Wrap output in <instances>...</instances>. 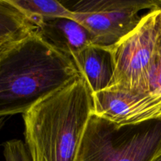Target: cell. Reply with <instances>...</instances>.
<instances>
[{
    "label": "cell",
    "mask_w": 161,
    "mask_h": 161,
    "mask_svg": "<svg viewBox=\"0 0 161 161\" xmlns=\"http://www.w3.org/2000/svg\"><path fill=\"white\" fill-rule=\"evenodd\" d=\"M3 156L6 161H32L26 143L13 139L3 144Z\"/></svg>",
    "instance_id": "obj_12"
},
{
    "label": "cell",
    "mask_w": 161,
    "mask_h": 161,
    "mask_svg": "<svg viewBox=\"0 0 161 161\" xmlns=\"http://www.w3.org/2000/svg\"><path fill=\"white\" fill-rule=\"evenodd\" d=\"M93 107V92L80 75L22 114L31 160L76 161Z\"/></svg>",
    "instance_id": "obj_2"
},
{
    "label": "cell",
    "mask_w": 161,
    "mask_h": 161,
    "mask_svg": "<svg viewBox=\"0 0 161 161\" xmlns=\"http://www.w3.org/2000/svg\"><path fill=\"white\" fill-rule=\"evenodd\" d=\"M17 42V41H16ZM16 42H6V43H0V58L2 57V55L3 54L5 51L10 47L12 44H14Z\"/></svg>",
    "instance_id": "obj_13"
},
{
    "label": "cell",
    "mask_w": 161,
    "mask_h": 161,
    "mask_svg": "<svg viewBox=\"0 0 161 161\" xmlns=\"http://www.w3.org/2000/svg\"><path fill=\"white\" fill-rule=\"evenodd\" d=\"M161 153V117L119 125L93 113L76 161H154Z\"/></svg>",
    "instance_id": "obj_3"
},
{
    "label": "cell",
    "mask_w": 161,
    "mask_h": 161,
    "mask_svg": "<svg viewBox=\"0 0 161 161\" xmlns=\"http://www.w3.org/2000/svg\"><path fill=\"white\" fill-rule=\"evenodd\" d=\"M5 123H6V119H5V117H1L0 118V130H2V128L4 126Z\"/></svg>",
    "instance_id": "obj_14"
},
{
    "label": "cell",
    "mask_w": 161,
    "mask_h": 161,
    "mask_svg": "<svg viewBox=\"0 0 161 161\" xmlns=\"http://www.w3.org/2000/svg\"><path fill=\"white\" fill-rule=\"evenodd\" d=\"M93 113L119 124H135L161 117V99L151 93L108 87L93 94Z\"/></svg>",
    "instance_id": "obj_5"
},
{
    "label": "cell",
    "mask_w": 161,
    "mask_h": 161,
    "mask_svg": "<svg viewBox=\"0 0 161 161\" xmlns=\"http://www.w3.org/2000/svg\"><path fill=\"white\" fill-rule=\"evenodd\" d=\"M141 18L138 13L73 12L72 19L89 31L93 45L109 48L135 29Z\"/></svg>",
    "instance_id": "obj_6"
},
{
    "label": "cell",
    "mask_w": 161,
    "mask_h": 161,
    "mask_svg": "<svg viewBox=\"0 0 161 161\" xmlns=\"http://www.w3.org/2000/svg\"><path fill=\"white\" fill-rule=\"evenodd\" d=\"M80 75L72 58L34 31L0 58V118L26 113Z\"/></svg>",
    "instance_id": "obj_1"
},
{
    "label": "cell",
    "mask_w": 161,
    "mask_h": 161,
    "mask_svg": "<svg viewBox=\"0 0 161 161\" xmlns=\"http://www.w3.org/2000/svg\"><path fill=\"white\" fill-rule=\"evenodd\" d=\"M160 36L161 8L142 16L135 29L109 47L114 74L108 87L150 93L151 74Z\"/></svg>",
    "instance_id": "obj_4"
},
{
    "label": "cell",
    "mask_w": 161,
    "mask_h": 161,
    "mask_svg": "<svg viewBox=\"0 0 161 161\" xmlns=\"http://www.w3.org/2000/svg\"><path fill=\"white\" fill-rule=\"evenodd\" d=\"M161 8V1L156 0H81L69 9L75 13L125 12L139 13L143 9Z\"/></svg>",
    "instance_id": "obj_9"
},
{
    "label": "cell",
    "mask_w": 161,
    "mask_h": 161,
    "mask_svg": "<svg viewBox=\"0 0 161 161\" xmlns=\"http://www.w3.org/2000/svg\"><path fill=\"white\" fill-rule=\"evenodd\" d=\"M34 29V25L9 0H0V43L20 40Z\"/></svg>",
    "instance_id": "obj_10"
},
{
    "label": "cell",
    "mask_w": 161,
    "mask_h": 161,
    "mask_svg": "<svg viewBox=\"0 0 161 161\" xmlns=\"http://www.w3.org/2000/svg\"><path fill=\"white\" fill-rule=\"evenodd\" d=\"M72 59L93 94L110 86L114 74V63L109 48L91 45L72 55Z\"/></svg>",
    "instance_id": "obj_8"
},
{
    "label": "cell",
    "mask_w": 161,
    "mask_h": 161,
    "mask_svg": "<svg viewBox=\"0 0 161 161\" xmlns=\"http://www.w3.org/2000/svg\"><path fill=\"white\" fill-rule=\"evenodd\" d=\"M34 27L36 33L42 40L70 58L93 45L89 31L72 19H42L36 22Z\"/></svg>",
    "instance_id": "obj_7"
},
{
    "label": "cell",
    "mask_w": 161,
    "mask_h": 161,
    "mask_svg": "<svg viewBox=\"0 0 161 161\" xmlns=\"http://www.w3.org/2000/svg\"><path fill=\"white\" fill-rule=\"evenodd\" d=\"M33 25L42 19H72L73 12L56 0H9Z\"/></svg>",
    "instance_id": "obj_11"
},
{
    "label": "cell",
    "mask_w": 161,
    "mask_h": 161,
    "mask_svg": "<svg viewBox=\"0 0 161 161\" xmlns=\"http://www.w3.org/2000/svg\"><path fill=\"white\" fill-rule=\"evenodd\" d=\"M154 161H161V153L154 160Z\"/></svg>",
    "instance_id": "obj_15"
}]
</instances>
